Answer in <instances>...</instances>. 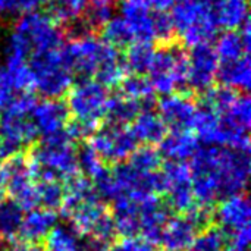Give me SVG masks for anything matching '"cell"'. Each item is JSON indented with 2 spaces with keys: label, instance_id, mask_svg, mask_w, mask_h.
<instances>
[{
  "label": "cell",
  "instance_id": "cell-15",
  "mask_svg": "<svg viewBox=\"0 0 251 251\" xmlns=\"http://www.w3.org/2000/svg\"><path fill=\"white\" fill-rule=\"evenodd\" d=\"M31 121L40 135H54L66 128L69 121V110L62 100L46 99L40 103H35L31 112Z\"/></svg>",
  "mask_w": 251,
  "mask_h": 251
},
{
  "label": "cell",
  "instance_id": "cell-46",
  "mask_svg": "<svg viewBox=\"0 0 251 251\" xmlns=\"http://www.w3.org/2000/svg\"><path fill=\"white\" fill-rule=\"evenodd\" d=\"M76 251H78V250H76Z\"/></svg>",
  "mask_w": 251,
  "mask_h": 251
},
{
  "label": "cell",
  "instance_id": "cell-35",
  "mask_svg": "<svg viewBox=\"0 0 251 251\" xmlns=\"http://www.w3.org/2000/svg\"><path fill=\"white\" fill-rule=\"evenodd\" d=\"M37 187V196H38V204H41L44 209H59L60 203L65 196V187L62 181L59 179H47V181H38Z\"/></svg>",
  "mask_w": 251,
  "mask_h": 251
},
{
  "label": "cell",
  "instance_id": "cell-21",
  "mask_svg": "<svg viewBox=\"0 0 251 251\" xmlns=\"http://www.w3.org/2000/svg\"><path fill=\"white\" fill-rule=\"evenodd\" d=\"M131 124V132L135 137V140L147 146L159 144L165 138L168 131V126L160 118V115L150 109L140 110Z\"/></svg>",
  "mask_w": 251,
  "mask_h": 251
},
{
  "label": "cell",
  "instance_id": "cell-42",
  "mask_svg": "<svg viewBox=\"0 0 251 251\" xmlns=\"http://www.w3.org/2000/svg\"><path fill=\"white\" fill-rule=\"evenodd\" d=\"M175 0H151L153 12H169L174 6Z\"/></svg>",
  "mask_w": 251,
  "mask_h": 251
},
{
  "label": "cell",
  "instance_id": "cell-32",
  "mask_svg": "<svg viewBox=\"0 0 251 251\" xmlns=\"http://www.w3.org/2000/svg\"><path fill=\"white\" fill-rule=\"evenodd\" d=\"M228 234L219 226H206L194 237L188 251H225Z\"/></svg>",
  "mask_w": 251,
  "mask_h": 251
},
{
  "label": "cell",
  "instance_id": "cell-41",
  "mask_svg": "<svg viewBox=\"0 0 251 251\" xmlns=\"http://www.w3.org/2000/svg\"><path fill=\"white\" fill-rule=\"evenodd\" d=\"M10 251H44V249L38 243L19 240V241H12Z\"/></svg>",
  "mask_w": 251,
  "mask_h": 251
},
{
  "label": "cell",
  "instance_id": "cell-43",
  "mask_svg": "<svg viewBox=\"0 0 251 251\" xmlns=\"http://www.w3.org/2000/svg\"><path fill=\"white\" fill-rule=\"evenodd\" d=\"M3 199H4V190H0V204L3 203Z\"/></svg>",
  "mask_w": 251,
  "mask_h": 251
},
{
  "label": "cell",
  "instance_id": "cell-18",
  "mask_svg": "<svg viewBox=\"0 0 251 251\" xmlns=\"http://www.w3.org/2000/svg\"><path fill=\"white\" fill-rule=\"evenodd\" d=\"M199 226L191 221L188 215L168 219L160 243L171 251H185L190 249L194 237L197 235Z\"/></svg>",
  "mask_w": 251,
  "mask_h": 251
},
{
  "label": "cell",
  "instance_id": "cell-31",
  "mask_svg": "<svg viewBox=\"0 0 251 251\" xmlns=\"http://www.w3.org/2000/svg\"><path fill=\"white\" fill-rule=\"evenodd\" d=\"M24 210L15 201H4L0 204V237L13 241L19 234Z\"/></svg>",
  "mask_w": 251,
  "mask_h": 251
},
{
  "label": "cell",
  "instance_id": "cell-16",
  "mask_svg": "<svg viewBox=\"0 0 251 251\" xmlns=\"http://www.w3.org/2000/svg\"><path fill=\"white\" fill-rule=\"evenodd\" d=\"M137 201L140 203V234L151 244L160 243L163 228L169 219L166 206L156 194Z\"/></svg>",
  "mask_w": 251,
  "mask_h": 251
},
{
  "label": "cell",
  "instance_id": "cell-24",
  "mask_svg": "<svg viewBox=\"0 0 251 251\" xmlns=\"http://www.w3.org/2000/svg\"><path fill=\"white\" fill-rule=\"evenodd\" d=\"M212 9L219 26L240 29L249 21V0H213Z\"/></svg>",
  "mask_w": 251,
  "mask_h": 251
},
{
  "label": "cell",
  "instance_id": "cell-9",
  "mask_svg": "<svg viewBox=\"0 0 251 251\" xmlns=\"http://www.w3.org/2000/svg\"><path fill=\"white\" fill-rule=\"evenodd\" d=\"M38 132L31 121V115L3 109L0 112V160L4 162L29 147Z\"/></svg>",
  "mask_w": 251,
  "mask_h": 251
},
{
  "label": "cell",
  "instance_id": "cell-36",
  "mask_svg": "<svg viewBox=\"0 0 251 251\" xmlns=\"http://www.w3.org/2000/svg\"><path fill=\"white\" fill-rule=\"evenodd\" d=\"M78 168L88 176L91 182L97 181L107 172L106 162H103V159L90 146H84L78 151Z\"/></svg>",
  "mask_w": 251,
  "mask_h": 251
},
{
  "label": "cell",
  "instance_id": "cell-5",
  "mask_svg": "<svg viewBox=\"0 0 251 251\" xmlns=\"http://www.w3.org/2000/svg\"><path fill=\"white\" fill-rule=\"evenodd\" d=\"M28 66L32 74L34 88L47 99H59L71 87L74 71L65 51V46L29 56Z\"/></svg>",
  "mask_w": 251,
  "mask_h": 251
},
{
  "label": "cell",
  "instance_id": "cell-27",
  "mask_svg": "<svg viewBox=\"0 0 251 251\" xmlns=\"http://www.w3.org/2000/svg\"><path fill=\"white\" fill-rule=\"evenodd\" d=\"M141 110L140 103L118 94L109 99V104H107V110H106V119L109 121V125H115V126H126L128 124H131L135 116L138 115V112Z\"/></svg>",
  "mask_w": 251,
  "mask_h": 251
},
{
  "label": "cell",
  "instance_id": "cell-44",
  "mask_svg": "<svg viewBox=\"0 0 251 251\" xmlns=\"http://www.w3.org/2000/svg\"><path fill=\"white\" fill-rule=\"evenodd\" d=\"M162 251H171V250H162Z\"/></svg>",
  "mask_w": 251,
  "mask_h": 251
},
{
  "label": "cell",
  "instance_id": "cell-26",
  "mask_svg": "<svg viewBox=\"0 0 251 251\" xmlns=\"http://www.w3.org/2000/svg\"><path fill=\"white\" fill-rule=\"evenodd\" d=\"M213 49L219 63L234 62L246 54H250V43H246L240 31L235 29H226V32L219 35Z\"/></svg>",
  "mask_w": 251,
  "mask_h": 251
},
{
  "label": "cell",
  "instance_id": "cell-39",
  "mask_svg": "<svg viewBox=\"0 0 251 251\" xmlns=\"http://www.w3.org/2000/svg\"><path fill=\"white\" fill-rule=\"evenodd\" d=\"M100 251H154V244L144 237H124L122 240L106 246Z\"/></svg>",
  "mask_w": 251,
  "mask_h": 251
},
{
  "label": "cell",
  "instance_id": "cell-22",
  "mask_svg": "<svg viewBox=\"0 0 251 251\" xmlns=\"http://www.w3.org/2000/svg\"><path fill=\"white\" fill-rule=\"evenodd\" d=\"M107 212V207L103 204L99 196L91 197L82 203H79L69 215L68 221L72 225V229L78 235H90L99 219Z\"/></svg>",
  "mask_w": 251,
  "mask_h": 251
},
{
  "label": "cell",
  "instance_id": "cell-10",
  "mask_svg": "<svg viewBox=\"0 0 251 251\" xmlns=\"http://www.w3.org/2000/svg\"><path fill=\"white\" fill-rule=\"evenodd\" d=\"M162 176L165 185L163 193H166L168 203L174 210L185 215L197 206L193 194L191 169L185 162L169 160L163 166Z\"/></svg>",
  "mask_w": 251,
  "mask_h": 251
},
{
  "label": "cell",
  "instance_id": "cell-33",
  "mask_svg": "<svg viewBox=\"0 0 251 251\" xmlns=\"http://www.w3.org/2000/svg\"><path fill=\"white\" fill-rule=\"evenodd\" d=\"M101 29H103V38H104V41L107 44L116 47V49L128 47L134 41L128 25L125 24V21L121 16L110 18L101 26Z\"/></svg>",
  "mask_w": 251,
  "mask_h": 251
},
{
  "label": "cell",
  "instance_id": "cell-11",
  "mask_svg": "<svg viewBox=\"0 0 251 251\" xmlns=\"http://www.w3.org/2000/svg\"><path fill=\"white\" fill-rule=\"evenodd\" d=\"M137 140L126 126L107 125L91 134L90 147L103 159V162L122 163L137 149Z\"/></svg>",
  "mask_w": 251,
  "mask_h": 251
},
{
  "label": "cell",
  "instance_id": "cell-17",
  "mask_svg": "<svg viewBox=\"0 0 251 251\" xmlns=\"http://www.w3.org/2000/svg\"><path fill=\"white\" fill-rule=\"evenodd\" d=\"M216 218L219 219L224 231L229 234L243 228H249L251 218L249 197L244 193L225 197L216 210Z\"/></svg>",
  "mask_w": 251,
  "mask_h": 251
},
{
  "label": "cell",
  "instance_id": "cell-3",
  "mask_svg": "<svg viewBox=\"0 0 251 251\" xmlns=\"http://www.w3.org/2000/svg\"><path fill=\"white\" fill-rule=\"evenodd\" d=\"M250 151L209 146L199 149L191 163L207 169L216 179L219 196L228 197L246 190L250 178Z\"/></svg>",
  "mask_w": 251,
  "mask_h": 251
},
{
  "label": "cell",
  "instance_id": "cell-45",
  "mask_svg": "<svg viewBox=\"0 0 251 251\" xmlns=\"http://www.w3.org/2000/svg\"><path fill=\"white\" fill-rule=\"evenodd\" d=\"M0 244H1V241H0Z\"/></svg>",
  "mask_w": 251,
  "mask_h": 251
},
{
  "label": "cell",
  "instance_id": "cell-29",
  "mask_svg": "<svg viewBox=\"0 0 251 251\" xmlns=\"http://www.w3.org/2000/svg\"><path fill=\"white\" fill-rule=\"evenodd\" d=\"M121 91L122 96L137 101V103H150L154 94V90L150 84V79L141 74L125 75L121 81Z\"/></svg>",
  "mask_w": 251,
  "mask_h": 251
},
{
  "label": "cell",
  "instance_id": "cell-20",
  "mask_svg": "<svg viewBox=\"0 0 251 251\" xmlns=\"http://www.w3.org/2000/svg\"><path fill=\"white\" fill-rule=\"evenodd\" d=\"M57 224V213L50 209H31L26 215H24L19 235L21 240L38 243L51 231Z\"/></svg>",
  "mask_w": 251,
  "mask_h": 251
},
{
  "label": "cell",
  "instance_id": "cell-23",
  "mask_svg": "<svg viewBox=\"0 0 251 251\" xmlns=\"http://www.w3.org/2000/svg\"><path fill=\"white\" fill-rule=\"evenodd\" d=\"M112 218L116 232L124 237H135L140 234V203L137 200L126 196L115 199Z\"/></svg>",
  "mask_w": 251,
  "mask_h": 251
},
{
  "label": "cell",
  "instance_id": "cell-34",
  "mask_svg": "<svg viewBox=\"0 0 251 251\" xmlns=\"http://www.w3.org/2000/svg\"><path fill=\"white\" fill-rule=\"evenodd\" d=\"M78 234L65 226H53L46 235L44 251H76Z\"/></svg>",
  "mask_w": 251,
  "mask_h": 251
},
{
  "label": "cell",
  "instance_id": "cell-8",
  "mask_svg": "<svg viewBox=\"0 0 251 251\" xmlns=\"http://www.w3.org/2000/svg\"><path fill=\"white\" fill-rule=\"evenodd\" d=\"M65 51L72 71L84 75L85 78L94 76L106 62L121 56L116 47L90 32L71 40L69 44L65 46Z\"/></svg>",
  "mask_w": 251,
  "mask_h": 251
},
{
  "label": "cell",
  "instance_id": "cell-37",
  "mask_svg": "<svg viewBox=\"0 0 251 251\" xmlns=\"http://www.w3.org/2000/svg\"><path fill=\"white\" fill-rule=\"evenodd\" d=\"M128 163L141 172H157L162 166V154L157 149L151 146H144L132 151Z\"/></svg>",
  "mask_w": 251,
  "mask_h": 251
},
{
  "label": "cell",
  "instance_id": "cell-6",
  "mask_svg": "<svg viewBox=\"0 0 251 251\" xmlns=\"http://www.w3.org/2000/svg\"><path fill=\"white\" fill-rule=\"evenodd\" d=\"M150 84L162 96L174 94L175 90L187 84V56L179 46L165 43L154 49L149 68Z\"/></svg>",
  "mask_w": 251,
  "mask_h": 251
},
{
  "label": "cell",
  "instance_id": "cell-40",
  "mask_svg": "<svg viewBox=\"0 0 251 251\" xmlns=\"http://www.w3.org/2000/svg\"><path fill=\"white\" fill-rule=\"evenodd\" d=\"M49 0H0V15H16L32 12Z\"/></svg>",
  "mask_w": 251,
  "mask_h": 251
},
{
  "label": "cell",
  "instance_id": "cell-2",
  "mask_svg": "<svg viewBox=\"0 0 251 251\" xmlns=\"http://www.w3.org/2000/svg\"><path fill=\"white\" fill-rule=\"evenodd\" d=\"M29 175L35 181H69L78 176V151L66 131L43 137L26 159Z\"/></svg>",
  "mask_w": 251,
  "mask_h": 251
},
{
  "label": "cell",
  "instance_id": "cell-38",
  "mask_svg": "<svg viewBox=\"0 0 251 251\" xmlns=\"http://www.w3.org/2000/svg\"><path fill=\"white\" fill-rule=\"evenodd\" d=\"M118 0H90L85 9L87 24L91 28H101L110 18H113Z\"/></svg>",
  "mask_w": 251,
  "mask_h": 251
},
{
  "label": "cell",
  "instance_id": "cell-1",
  "mask_svg": "<svg viewBox=\"0 0 251 251\" xmlns=\"http://www.w3.org/2000/svg\"><path fill=\"white\" fill-rule=\"evenodd\" d=\"M63 46V32L46 13L25 12L7 38L6 60L26 62L29 56Z\"/></svg>",
  "mask_w": 251,
  "mask_h": 251
},
{
  "label": "cell",
  "instance_id": "cell-13",
  "mask_svg": "<svg viewBox=\"0 0 251 251\" xmlns=\"http://www.w3.org/2000/svg\"><path fill=\"white\" fill-rule=\"evenodd\" d=\"M218 68L216 51L209 43L191 47L187 56V84L194 91H207L218 78Z\"/></svg>",
  "mask_w": 251,
  "mask_h": 251
},
{
  "label": "cell",
  "instance_id": "cell-14",
  "mask_svg": "<svg viewBox=\"0 0 251 251\" xmlns=\"http://www.w3.org/2000/svg\"><path fill=\"white\" fill-rule=\"evenodd\" d=\"M197 110L190 94H168L159 101V115L172 131H191Z\"/></svg>",
  "mask_w": 251,
  "mask_h": 251
},
{
  "label": "cell",
  "instance_id": "cell-25",
  "mask_svg": "<svg viewBox=\"0 0 251 251\" xmlns=\"http://www.w3.org/2000/svg\"><path fill=\"white\" fill-rule=\"evenodd\" d=\"M218 78L228 88L235 91H249L251 85L250 54H246L234 62L219 63Z\"/></svg>",
  "mask_w": 251,
  "mask_h": 251
},
{
  "label": "cell",
  "instance_id": "cell-4",
  "mask_svg": "<svg viewBox=\"0 0 251 251\" xmlns=\"http://www.w3.org/2000/svg\"><path fill=\"white\" fill-rule=\"evenodd\" d=\"M171 19L175 32L190 47L209 43L219 28L212 3L207 0H175Z\"/></svg>",
  "mask_w": 251,
  "mask_h": 251
},
{
  "label": "cell",
  "instance_id": "cell-28",
  "mask_svg": "<svg viewBox=\"0 0 251 251\" xmlns=\"http://www.w3.org/2000/svg\"><path fill=\"white\" fill-rule=\"evenodd\" d=\"M153 54H154V47L151 46V43L132 41L128 46L124 62H125L126 69H131L134 74L144 75L146 72H149Z\"/></svg>",
  "mask_w": 251,
  "mask_h": 251
},
{
  "label": "cell",
  "instance_id": "cell-19",
  "mask_svg": "<svg viewBox=\"0 0 251 251\" xmlns=\"http://www.w3.org/2000/svg\"><path fill=\"white\" fill-rule=\"evenodd\" d=\"M159 144V153L162 157H166L172 162H185L187 159H191L200 149L199 138L188 129L172 131L166 134Z\"/></svg>",
  "mask_w": 251,
  "mask_h": 251
},
{
  "label": "cell",
  "instance_id": "cell-12",
  "mask_svg": "<svg viewBox=\"0 0 251 251\" xmlns=\"http://www.w3.org/2000/svg\"><path fill=\"white\" fill-rule=\"evenodd\" d=\"M6 166V187L12 201H15L22 210H31L38 206L37 187L29 175L26 159L22 154H16L3 162Z\"/></svg>",
  "mask_w": 251,
  "mask_h": 251
},
{
  "label": "cell",
  "instance_id": "cell-30",
  "mask_svg": "<svg viewBox=\"0 0 251 251\" xmlns=\"http://www.w3.org/2000/svg\"><path fill=\"white\" fill-rule=\"evenodd\" d=\"M90 0H49V16L56 24H66L79 18Z\"/></svg>",
  "mask_w": 251,
  "mask_h": 251
},
{
  "label": "cell",
  "instance_id": "cell-7",
  "mask_svg": "<svg viewBox=\"0 0 251 251\" xmlns=\"http://www.w3.org/2000/svg\"><path fill=\"white\" fill-rule=\"evenodd\" d=\"M68 110L74 115V121L81 122L96 131L97 125L104 119L109 91L96 79L85 78L68 90Z\"/></svg>",
  "mask_w": 251,
  "mask_h": 251
}]
</instances>
